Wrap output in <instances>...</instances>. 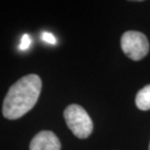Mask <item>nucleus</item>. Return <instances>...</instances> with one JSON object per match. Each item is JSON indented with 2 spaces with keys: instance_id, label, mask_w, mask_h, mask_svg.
Wrapping results in <instances>:
<instances>
[{
  "instance_id": "f257e3e1",
  "label": "nucleus",
  "mask_w": 150,
  "mask_h": 150,
  "mask_svg": "<svg viewBox=\"0 0 150 150\" xmlns=\"http://www.w3.org/2000/svg\"><path fill=\"white\" fill-rule=\"evenodd\" d=\"M42 88L41 78L28 74L11 86L3 101L2 113L6 119L16 120L31 110L36 104Z\"/></svg>"
},
{
  "instance_id": "f03ea898",
  "label": "nucleus",
  "mask_w": 150,
  "mask_h": 150,
  "mask_svg": "<svg viewBox=\"0 0 150 150\" xmlns=\"http://www.w3.org/2000/svg\"><path fill=\"white\" fill-rule=\"evenodd\" d=\"M64 116L67 127L78 139H87L92 134L93 121L82 106L70 104L65 108Z\"/></svg>"
},
{
  "instance_id": "7ed1b4c3",
  "label": "nucleus",
  "mask_w": 150,
  "mask_h": 150,
  "mask_svg": "<svg viewBox=\"0 0 150 150\" xmlns=\"http://www.w3.org/2000/svg\"><path fill=\"white\" fill-rule=\"evenodd\" d=\"M121 48L126 56L133 61H140L149 52L147 37L139 31H126L121 37Z\"/></svg>"
},
{
  "instance_id": "20e7f679",
  "label": "nucleus",
  "mask_w": 150,
  "mask_h": 150,
  "mask_svg": "<svg viewBox=\"0 0 150 150\" xmlns=\"http://www.w3.org/2000/svg\"><path fill=\"white\" fill-rule=\"evenodd\" d=\"M61 142L53 132L41 131L31 139L29 150H61Z\"/></svg>"
},
{
  "instance_id": "39448f33",
  "label": "nucleus",
  "mask_w": 150,
  "mask_h": 150,
  "mask_svg": "<svg viewBox=\"0 0 150 150\" xmlns=\"http://www.w3.org/2000/svg\"><path fill=\"white\" fill-rule=\"evenodd\" d=\"M136 104L137 108L143 111L150 109V85L139 90L136 97Z\"/></svg>"
},
{
  "instance_id": "423d86ee",
  "label": "nucleus",
  "mask_w": 150,
  "mask_h": 150,
  "mask_svg": "<svg viewBox=\"0 0 150 150\" xmlns=\"http://www.w3.org/2000/svg\"><path fill=\"white\" fill-rule=\"evenodd\" d=\"M30 44H31V39L28 36V34H23L22 37V40H21L19 49L22 51H25L26 49H28L29 46H30Z\"/></svg>"
},
{
  "instance_id": "0eeeda50",
  "label": "nucleus",
  "mask_w": 150,
  "mask_h": 150,
  "mask_svg": "<svg viewBox=\"0 0 150 150\" xmlns=\"http://www.w3.org/2000/svg\"><path fill=\"white\" fill-rule=\"evenodd\" d=\"M42 39H43L46 43H49L52 45H55L57 43L56 37L54 36L52 33H50V32H44V33L42 34Z\"/></svg>"
},
{
  "instance_id": "6e6552de",
  "label": "nucleus",
  "mask_w": 150,
  "mask_h": 150,
  "mask_svg": "<svg viewBox=\"0 0 150 150\" xmlns=\"http://www.w3.org/2000/svg\"><path fill=\"white\" fill-rule=\"evenodd\" d=\"M148 150H150V143H149V149Z\"/></svg>"
}]
</instances>
